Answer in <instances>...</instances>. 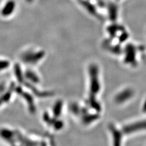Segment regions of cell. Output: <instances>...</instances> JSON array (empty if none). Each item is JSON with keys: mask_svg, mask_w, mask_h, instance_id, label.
I'll return each instance as SVG.
<instances>
[{"mask_svg": "<svg viewBox=\"0 0 146 146\" xmlns=\"http://www.w3.org/2000/svg\"><path fill=\"white\" fill-rule=\"evenodd\" d=\"M90 76V96L95 97L100 89V84L99 80V72L98 66L95 64H92L89 66Z\"/></svg>", "mask_w": 146, "mask_h": 146, "instance_id": "6da1fadb", "label": "cell"}, {"mask_svg": "<svg viewBox=\"0 0 146 146\" xmlns=\"http://www.w3.org/2000/svg\"><path fill=\"white\" fill-rule=\"evenodd\" d=\"M44 56L43 51H27L21 56L22 60L27 64L34 65L40 61Z\"/></svg>", "mask_w": 146, "mask_h": 146, "instance_id": "7a4b0ae2", "label": "cell"}, {"mask_svg": "<svg viewBox=\"0 0 146 146\" xmlns=\"http://www.w3.org/2000/svg\"><path fill=\"white\" fill-rule=\"evenodd\" d=\"M144 130H146V120L138 121L125 125L123 128V132L125 134H131Z\"/></svg>", "mask_w": 146, "mask_h": 146, "instance_id": "3957f363", "label": "cell"}, {"mask_svg": "<svg viewBox=\"0 0 146 146\" xmlns=\"http://www.w3.org/2000/svg\"><path fill=\"white\" fill-rule=\"evenodd\" d=\"M134 95V91L130 88H127L122 90L119 93H118L115 98L116 103L121 104L132 98Z\"/></svg>", "mask_w": 146, "mask_h": 146, "instance_id": "277c9868", "label": "cell"}, {"mask_svg": "<svg viewBox=\"0 0 146 146\" xmlns=\"http://www.w3.org/2000/svg\"><path fill=\"white\" fill-rule=\"evenodd\" d=\"M136 59V49L133 45H127L125 50V62L127 64H133Z\"/></svg>", "mask_w": 146, "mask_h": 146, "instance_id": "5b68a950", "label": "cell"}, {"mask_svg": "<svg viewBox=\"0 0 146 146\" xmlns=\"http://www.w3.org/2000/svg\"><path fill=\"white\" fill-rule=\"evenodd\" d=\"M110 131L113 136V146H121L122 139V133L113 124L109 126Z\"/></svg>", "mask_w": 146, "mask_h": 146, "instance_id": "8992f818", "label": "cell"}, {"mask_svg": "<svg viewBox=\"0 0 146 146\" xmlns=\"http://www.w3.org/2000/svg\"><path fill=\"white\" fill-rule=\"evenodd\" d=\"M16 7L15 2L13 0H9L3 7L1 13L3 17H9L14 12Z\"/></svg>", "mask_w": 146, "mask_h": 146, "instance_id": "52a82bcc", "label": "cell"}, {"mask_svg": "<svg viewBox=\"0 0 146 146\" xmlns=\"http://www.w3.org/2000/svg\"><path fill=\"white\" fill-rule=\"evenodd\" d=\"M80 4L91 14H93V15L97 14L96 9L95 7L93 6V4L90 3L89 1H85L84 0H81Z\"/></svg>", "mask_w": 146, "mask_h": 146, "instance_id": "ba28073f", "label": "cell"}, {"mask_svg": "<svg viewBox=\"0 0 146 146\" xmlns=\"http://www.w3.org/2000/svg\"><path fill=\"white\" fill-rule=\"evenodd\" d=\"M109 17L111 21H115L117 17V7L115 4H110L108 6Z\"/></svg>", "mask_w": 146, "mask_h": 146, "instance_id": "9c48e42d", "label": "cell"}, {"mask_svg": "<svg viewBox=\"0 0 146 146\" xmlns=\"http://www.w3.org/2000/svg\"><path fill=\"white\" fill-rule=\"evenodd\" d=\"M62 106L63 103L60 100H58V101L55 104L53 107V114L55 117H58L61 115L62 111Z\"/></svg>", "mask_w": 146, "mask_h": 146, "instance_id": "30bf717a", "label": "cell"}, {"mask_svg": "<svg viewBox=\"0 0 146 146\" xmlns=\"http://www.w3.org/2000/svg\"><path fill=\"white\" fill-rule=\"evenodd\" d=\"M99 118L98 115H87L86 114L82 118V121L85 123V124H89L90 123L92 122L96 121Z\"/></svg>", "mask_w": 146, "mask_h": 146, "instance_id": "8fae6325", "label": "cell"}, {"mask_svg": "<svg viewBox=\"0 0 146 146\" xmlns=\"http://www.w3.org/2000/svg\"><path fill=\"white\" fill-rule=\"evenodd\" d=\"M26 76L27 78L29 79L31 82H33L34 83H37L39 82V78L35 73L32 71H27L26 72Z\"/></svg>", "mask_w": 146, "mask_h": 146, "instance_id": "7c38bea8", "label": "cell"}, {"mask_svg": "<svg viewBox=\"0 0 146 146\" xmlns=\"http://www.w3.org/2000/svg\"><path fill=\"white\" fill-rule=\"evenodd\" d=\"M71 109L72 112L76 114V115H79L80 113H81L80 109L77 104H72L71 106Z\"/></svg>", "mask_w": 146, "mask_h": 146, "instance_id": "4fadbf2b", "label": "cell"}, {"mask_svg": "<svg viewBox=\"0 0 146 146\" xmlns=\"http://www.w3.org/2000/svg\"><path fill=\"white\" fill-rule=\"evenodd\" d=\"M51 124H53L54 129L56 130H60L63 126V123L61 121L52 122Z\"/></svg>", "mask_w": 146, "mask_h": 146, "instance_id": "5bb4252c", "label": "cell"}, {"mask_svg": "<svg viewBox=\"0 0 146 146\" xmlns=\"http://www.w3.org/2000/svg\"><path fill=\"white\" fill-rule=\"evenodd\" d=\"M9 65V62L6 60H0V70L4 69Z\"/></svg>", "mask_w": 146, "mask_h": 146, "instance_id": "9a60e30c", "label": "cell"}, {"mask_svg": "<svg viewBox=\"0 0 146 146\" xmlns=\"http://www.w3.org/2000/svg\"><path fill=\"white\" fill-rule=\"evenodd\" d=\"M20 67L18 66H17L15 67V70L17 71V77L18 79L19 80H21L22 79V75H21V70L20 69Z\"/></svg>", "mask_w": 146, "mask_h": 146, "instance_id": "2e32d148", "label": "cell"}, {"mask_svg": "<svg viewBox=\"0 0 146 146\" xmlns=\"http://www.w3.org/2000/svg\"><path fill=\"white\" fill-rule=\"evenodd\" d=\"M143 111L144 113H146V100H145V102L143 104Z\"/></svg>", "mask_w": 146, "mask_h": 146, "instance_id": "e0dca14e", "label": "cell"}, {"mask_svg": "<svg viewBox=\"0 0 146 146\" xmlns=\"http://www.w3.org/2000/svg\"><path fill=\"white\" fill-rule=\"evenodd\" d=\"M26 1H27L28 2H31L32 1H33V0H26Z\"/></svg>", "mask_w": 146, "mask_h": 146, "instance_id": "ac0fdd59", "label": "cell"}, {"mask_svg": "<svg viewBox=\"0 0 146 146\" xmlns=\"http://www.w3.org/2000/svg\"><path fill=\"white\" fill-rule=\"evenodd\" d=\"M118 1H119V0H118Z\"/></svg>", "mask_w": 146, "mask_h": 146, "instance_id": "d6986e66", "label": "cell"}]
</instances>
